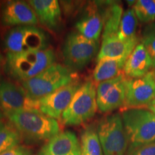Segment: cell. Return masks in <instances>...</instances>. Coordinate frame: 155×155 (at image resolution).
Here are the masks:
<instances>
[{"label":"cell","mask_w":155,"mask_h":155,"mask_svg":"<svg viewBox=\"0 0 155 155\" xmlns=\"http://www.w3.org/2000/svg\"><path fill=\"white\" fill-rule=\"evenodd\" d=\"M152 66L150 57L141 43H139L126 61L124 73L127 77L137 78L149 73Z\"/></svg>","instance_id":"obj_18"},{"label":"cell","mask_w":155,"mask_h":155,"mask_svg":"<svg viewBox=\"0 0 155 155\" xmlns=\"http://www.w3.org/2000/svg\"><path fill=\"white\" fill-rule=\"evenodd\" d=\"M81 149L82 155H104L97 131L88 127L81 137Z\"/></svg>","instance_id":"obj_21"},{"label":"cell","mask_w":155,"mask_h":155,"mask_svg":"<svg viewBox=\"0 0 155 155\" xmlns=\"http://www.w3.org/2000/svg\"><path fill=\"white\" fill-rule=\"evenodd\" d=\"M75 79V74L68 68L54 63L35 77L22 82V87L29 96L39 100L74 82Z\"/></svg>","instance_id":"obj_4"},{"label":"cell","mask_w":155,"mask_h":155,"mask_svg":"<svg viewBox=\"0 0 155 155\" xmlns=\"http://www.w3.org/2000/svg\"><path fill=\"white\" fill-rule=\"evenodd\" d=\"M96 131L104 155L126 154L129 141L121 114H114L103 118Z\"/></svg>","instance_id":"obj_6"},{"label":"cell","mask_w":155,"mask_h":155,"mask_svg":"<svg viewBox=\"0 0 155 155\" xmlns=\"http://www.w3.org/2000/svg\"><path fill=\"white\" fill-rule=\"evenodd\" d=\"M7 53H22L43 50L48 48V38L42 29L32 25L12 28L5 38Z\"/></svg>","instance_id":"obj_7"},{"label":"cell","mask_w":155,"mask_h":155,"mask_svg":"<svg viewBox=\"0 0 155 155\" xmlns=\"http://www.w3.org/2000/svg\"><path fill=\"white\" fill-rule=\"evenodd\" d=\"M81 86L74 81L39 99V111L52 119H60Z\"/></svg>","instance_id":"obj_12"},{"label":"cell","mask_w":155,"mask_h":155,"mask_svg":"<svg viewBox=\"0 0 155 155\" xmlns=\"http://www.w3.org/2000/svg\"><path fill=\"white\" fill-rule=\"evenodd\" d=\"M133 9L142 23L152 22L155 19V0H138L134 2Z\"/></svg>","instance_id":"obj_24"},{"label":"cell","mask_w":155,"mask_h":155,"mask_svg":"<svg viewBox=\"0 0 155 155\" xmlns=\"http://www.w3.org/2000/svg\"><path fill=\"white\" fill-rule=\"evenodd\" d=\"M127 60L120 59H101L97 61L95 67L94 80L96 83L111 80L122 74Z\"/></svg>","instance_id":"obj_19"},{"label":"cell","mask_w":155,"mask_h":155,"mask_svg":"<svg viewBox=\"0 0 155 155\" xmlns=\"http://www.w3.org/2000/svg\"><path fill=\"white\" fill-rule=\"evenodd\" d=\"M141 44L150 55L152 67L155 68V25L150 24L143 31Z\"/></svg>","instance_id":"obj_25"},{"label":"cell","mask_w":155,"mask_h":155,"mask_svg":"<svg viewBox=\"0 0 155 155\" xmlns=\"http://www.w3.org/2000/svg\"><path fill=\"white\" fill-rule=\"evenodd\" d=\"M21 135L11 123L0 121V154L19 145Z\"/></svg>","instance_id":"obj_23"},{"label":"cell","mask_w":155,"mask_h":155,"mask_svg":"<svg viewBox=\"0 0 155 155\" xmlns=\"http://www.w3.org/2000/svg\"><path fill=\"white\" fill-rule=\"evenodd\" d=\"M4 117H6L5 112H4L2 108L1 107V105H0V121H2Z\"/></svg>","instance_id":"obj_29"},{"label":"cell","mask_w":155,"mask_h":155,"mask_svg":"<svg viewBox=\"0 0 155 155\" xmlns=\"http://www.w3.org/2000/svg\"><path fill=\"white\" fill-rule=\"evenodd\" d=\"M98 49V42L89 40L78 32H71L63 49L65 65L72 71L83 69L96 56Z\"/></svg>","instance_id":"obj_8"},{"label":"cell","mask_w":155,"mask_h":155,"mask_svg":"<svg viewBox=\"0 0 155 155\" xmlns=\"http://www.w3.org/2000/svg\"><path fill=\"white\" fill-rule=\"evenodd\" d=\"M31 150L28 147L18 145L5 152L1 153L0 155H30Z\"/></svg>","instance_id":"obj_27"},{"label":"cell","mask_w":155,"mask_h":155,"mask_svg":"<svg viewBox=\"0 0 155 155\" xmlns=\"http://www.w3.org/2000/svg\"><path fill=\"white\" fill-rule=\"evenodd\" d=\"M154 98V72H149L144 76L137 78H128L126 98L122 111L147 106Z\"/></svg>","instance_id":"obj_10"},{"label":"cell","mask_w":155,"mask_h":155,"mask_svg":"<svg viewBox=\"0 0 155 155\" xmlns=\"http://www.w3.org/2000/svg\"><path fill=\"white\" fill-rule=\"evenodd\" d=\"M137 45L138 38L121 40L116 35L104 38L97 55V61L101 59L127 60Z\"/></svg>","instance_id":"obj_16"},{"label":"cell","mask_w":155,"mask_h":155,"mask_svg":"<svg viewBox=\"0 0 155 155\" xmlns=\"http://www.w3.org/2000/svg\"><path fill=\"white\" fill-rule=\"evenodd\" d=\"M122 15L123 9L119 4L109 2H104L102 39L117 35Z\"/></svg>","instance_id":"obj_20"},{"label":"cell","mask_w":155,"mask_h":155,"mask_svg":"<svg viewBox=\"0 0 155 155\" xmlns=\"http://www.w3.org/2000/svg\"><path fill=\"white\" fill-rule=\"evenodd\" d=\"M121 112L129 141L128 151L155 141V115L152 112L143 108H130Z\"/></svg>","instance_id":"obj_3"},{"label":"cell","mask_w":155,"mask_h":155,"mask_svg":"<svg viewBox=\"0 0 155 155\" xmlns=\"http://www.w3.org/2000/svg\"><path fill=\"white\" fill-rule=\"evenodd\" d=\"M127 81L124 73H122L111 80L98 83L96 88V100L101 112L106 113L123 107Z\"/></svg>","instance_id":"obj_9"},{"label":"cell","mask_w":155,"mask_h":155,"mask_svg":"<svg viewBox=\"0 0 155 155\" xmlns=\"http://www.w3.org/2000/svg\"><path fill=\"white\" fill-rule=\"evenodd\" d=\"M0 105L5 114L23 110H39L38 100L29 96L22 87L8 81L0 82Z\"/></svg>","instance_id":"obj_11"},{"label":"cell","mask_w":155,"mask_h":155,"mask_svg":"<svg viewBox=\"0 0 155 155\" xmlns=\"http://www.w3.org/2000/svg\"><path fill=\"white\" fill-rule=\"evenodd\" d=\"M21 136L31 141L50 139L60 133L59 124L39 110H23L5 114Z\"/></svg>","instance_id":"obj_1"},{"label":"cell","mask_w":155,"mask_h":155,"mask_svg":"<svg viewBox=\"0 0 155 155\" xmlns=\"http://www.w3.org/2000/svg\"><path fill=\"white\" fill-rule=\"evenodd\" d=\"M2 23L5 26H25L38 24V19L30 4L20 0L8 1L1 9Z\"/></svg>","instance_id":"obj_13"},{"label":"cell","mask_w":155,"mask_h":155,"mask_svg":"<svg viewBox=\"0 0 155 155\" xmlns=\"http://www.w3.org/2000/svg\"><path fill=\"white\" fill-rule=\"evenodd\" d=\"M127 155H155V141L128 151Z\"/></svg>","instance_id":"obj_26"},{"label":"cell","mask_w":155,"mask_h":155,"mask_svg":"<svg viewBox=\"0 0 155 155\" xmlns=\"http://www.w3.org/2000/svg\"><path fill=\"white\" fill-rule=\"evenodd\" d=\"M39 155H82L81 143L72 131H63L49 139Z\"/></svg>","instance_id":"obj_15"},{"label":"cell","mask_w":155,"mask_h":155,"mask_svg":"<svg viewBox=\"0 0 155 155\" xmlns=\"http://www.w3.org/2000/svg\"><path fill=\"white\" fill-rule=\"evenodd\" d=\"M104 6L102 2L89 4L84 14L75 23L77 32L89 40L98 42L104 28Z\"/></svg>","instance_id":"obj_14"},{"label":"cell","mask_w":155,"mask_h":155,"mask_svg":"<svg viewBox=\"0 0 155 155\" xmlns=\"http://www.w3.org/2000/svg\"><path fill=\"white\" fill-rule=\"evenodd\" d=\"M28 3L39 22L49 30H57L61 22V9L57 0H30Z\"/></svg>","instance_id":"obj_17"},{"label":"cell","mask_w":155,"mask_h":155,"mask_svg":"<svg viewBox=\"0 0 155 155\" xmlns=\"http://www.w3.org/2000/svg\"><path fill=\"white\" fill-rule=\"evenodd\" d=\"M97 108L96 86L91 81H88L75 93L62 115V121L68 126L80 125L94 117Z\"/></svg>","instance_id":"obj_5"},{"label":"cell","mask_w":155,"mask_h":155,"mask_svg":"<svg viewBox=\"0 0 155 155\" xmlns=\"http://www.w3.org/2000/svg\"><path fill=\"white\" fill-rule=\"evenodd\" d=\"M147 108L148 110H150L151 112H152L153 114L155 115V98L152 101V102H150L147 106Z\"/></svg>","instance_id":"obj_28"},{"label":"cell","mask_w":155,"mask_h":155,"mask_svg":"<svg viewBox=\"0 0 155 155\" xmlns=\"http://www.w3.org/2000/svg\"><path fill=\"white\" fill-rule=\"evenodd\" d=\"M2 61H3L2 56L1 53H0V74H1V69H2Z\"/></svg>","instance_id":"obj_30"},{"label":"cell","mask_w":155,"mask_h":155,"mask_svg":"<svg viewBox=\"0 0 155 155\" xmlns=\"http://www.w3.org/2000/svg\"><path fill=\"white\" fill-rule=\"evenodd\" d=\"M138 25V18L133 8L128 9L123 13L121 23L116 36L121 40L136 39V31Z\"/></svg>","instance_id":"obj_22"},{"label":"cell","mask_w":155,"mask_h":155,"mask_svg":"<svg viewBox=\"0 0 155 155\" xmlns=\"http://www.w3.org/2000/svg\"><path fill=\"white\" fill-rule=\"evenodd\" d=\"M55 62L53 50L9 53L6 55L5 71L9 76L18 81H26L41 73Z\"/></svg>","instance_id":"obj_2"}]
</instances>
